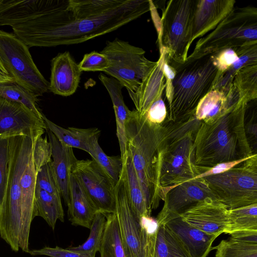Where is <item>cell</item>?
<instances>
[{"label":"cell","mask_w":257,"mask_h":257,"mask_svg":"<svg viewBox=\"0 0 257 257\" xmlns=\"http://www.w3.org/2000/svg\"><path fill=\"white\" fill-rule=\"evenodd\" d=\"M152 1L125 0L99 17L80 19L67 0H25L11 27L29 48L81 43L114 31L151 11Z\"/></svg>","instance_id":"1"},{"label":"cell","mask_w":257,"mask_h":257,"mask_svg":"<svg viewBox=\"0 0 257 257\" xmlns=\"http://www.w3.org/2000/svg\"><path fill=\"white\" fill-rule=\"evenodd\" d=\"M126 151L129 153L146 205L151 213L165 196L160 178L167 133L165 122L151 123L136 109L131 110L125 124Z\"/></svg>","instance_id":"2"},{"label":"cell","mask_w":257,"mask_h":257,"mask_svg":"<svg viewBox=\"0 0 257 257\" xmlns=\"http://www.w3.org/2000/svg\"><path fill=\"white\" fill-rule=\"evenodd\" d=\"M248 103L239 101L231 111L216 120L201 123L194 139L197 167L211 168L254 154L245 130Z\"/></svg>","instance_id":"3"},{"label":"cell","mask_w":257,"mask_h":257,"mask_svg":"<svg viewBox=\"0 0 257 257\" xmlns=\"http://www.w3.org/2000/svg\"><path fill=\"white\" fill-rule=\"evenodd\" d=\"M167 60L175 74L172 79H165V121L177 122L194 114L200 100L217 86L220 74L211 55L199 58L188 56L184 62L179 63L167 54Z\"/></svg>","instance_id":"4"},{"label":"cell","mask_w":257,"mask_h":257,"mask_svg":"<svg viewBox=\"0 0 257 257\" xmlns=\"http://www.w3.org/2000/svg\"><path fill=\"white\" fill-rule=\"evenodd\" d=\"M42 135L10 136V161L5 208L0 217V236L17 252L29 253V235L24 222L20 178L33 153L36 139Z\"/></svg>","instance_id":"5"},{"label":"cell","mask_w":257,"mask_h":257,"mask_svg":"<svg viewBox=\"0 0 257 257\" xmlns=\"http://www.w3.org/2000/svg\"><path fill=\"white\" fill-rule=\"evenodd\" d=\"M167 133L161 161L160 182L164 196L170 188L200 173L194 161V139L202 122L194 114L177 122L165 121Z\"/></svg>","instance_id":"6"},{"label":"cell","mask_w":257,"mask_h":257,"mask_svg":"<svg viewBox=\"0 0 257 257\" xmlns=\"http://www.w3.org/2000/svg\"><path fill=\"white\" fill-rule=\"evenodd\" d=\"M257 44V8H234L211 32L202 37L189 56L199 58L221 50Z\"/></svg>","instance_id":"7"},{"label":"cell","mask_w":257,"mask_h":257,"mask_svg":"<svg viewBox=\"0 0 257 257\" xmlns=\"http://www.w3.org/2000/svg\"><path fill=\"white\" fill-rule=\"evenodd\" d=\"M117 215L125 257H153L158 225L150 217L138 218L127 195L124 169L115 186Z\"/></svg>","instance_id":"8"},{"label":"cell","mask_w":257,"mask_h":257,"mask_svg":"<svg viewBox=\"0 0 257 257\" xmlns=\"http://www.w3.org/2000/svg\"><path fill=\"white\" fill-rule=\"evenodd\" d=\"M215 199L228 209L257 203V154L230 169L203 177Z\"/></svg>","instance_id":"9"},{"label":"cell","mask_w":257,"mask_h":257,"mask_svg":"<svg viewBox=\"0 0 257 257\" xmlns=\"http://www.w3.org/2000/svg\"><path fill=\"white\" fill-rule=\"evenodd\" d=\"M196 0H170L162 9L159 48H162L168 57L182 63L188 57L191 45L192 23Z\"/></svg>","instance_id":"10"},{"label":"cell","mask_w":257,"mask_h":257,"mask_svg":"<svg viewBox=\"0 0 257 257\" xmlns=\"http://www.w3.org/2000/svg\"><path fill=\"white\" fill-rule=\"evenodd\" d=\"M0 58L15 83L35 97L49 90V82L34 62L28 46L14 34L1 30Z\"/></svg>","instance_id":"11"},{"label":"cell","mask_w":257,"mask_h":257,"mask_svg":"<svg viewBox=\"0 0 257 257\" xmlns=\"http://www.w3.org/2000/svg\"><path fill=\"white\" fill-rule=\"evenodd\" d=\"M145 52L142 48L117 38L107 41L100 52L109 61L104 72L119 81L128 92H134L156 62L147 59Z\"/></svg>","instance_id":"12"},{"label":"cell","mask_w":257,"mask_h":257,"mask_svg":"<svg viewBox=\"0 0 257 257\" xmlns=\"http://www.w3.org/2000/svg\"><path fill=\"white\" fill-rule=\"evenodd\" d=\"M71 173L79 180L97 212L105 215L115 213L116 185L93 160H77Z\"/></svg>","instance_id":"13"},{"label":"cell","mask_w":257,"mask_h":257,"mask_svg":"<svg viewBox=\"0 0 257 257\" xmlns=\"http://www.w3.org/2000/svg\"><path fill=\"white\" fill-rule=\"evenodd\" d=\"M206 198L215 199L203 178H193L170 188L166 192L163 207L156 219L158 225H165Z\"/></svg>","instance_id":"14"},{"label":"cell","mask_w":257,"mask_h":257,"mask_svg":"<svg viewBox=\"0 0 257 257\" xmlns=\"http://www.w3.org/2000/svg\"><path fill=\"white\" fill-rule=\"evenodd\" d=\"M43 115L41 117L21 103L0 97V136L43 135L47 129Z\"/></svg>","instance_id":"15"},{"label":"cell","mask_w":257,"mask_h":257,"mask_svg":"<svg viewBox=\"0 0 257 257\" xmlns=\"http://www.w3.org/2000/svg\"><path fill=\"white\" fill-rule=\"evenodd\" d=\"M180 217L192 226L210 234L226 233L229 209L218 200L206 198L182 212Z\"/></svg>","instance_id":"16"},{"label":"cell","mask_w":257,"mask_h":257,"mask_svg":"<svg viewBox=\"0 0 257 257\" xmlns=\"http://www.w3.org/2000/svg\"><path fill=\"white\" fill-rule=\"evenodd\" d=\"M159 49L158 60L144 76L136 91L128 92L136 110L143 115L154 102L162 97L165 90L164 63L166 53L162 48Z\"/></svg>","instance_id":"17"},{"label":"cell","mask_w":257,"mask_h":257,"mask_svg":"<svg viewBox=\"0 0 257 257\" xmlns=\"http://www.w3.org/2000/svg\"><path fill=\"white\" fill-rule=\"evenodd\" d=\"M234 0H196L192 23V40L214 30L233 10Z\"/></svg>","instance_id":"18"},{"label":"cell","mask_w":257,"mask_h":257,"mask_svg":"<svg viewBox=\"0 0 257 257\" xmlns=\"http://www.w3.org/2000/svg\"><path fill=\"white\" fill-rule=\"evenodd\" d=\"M81 73L69 52L58 54L51 61L49 90L63 96L73 94L79 85Z\"/></svg>","instance_id":"19"},{"label":"cell","mask_w":257,"mask_h":257,"mask_svg":"<svg viewBox=\"0 0 257 257\" xmlns=\"http://www.w3.org/2000/svg\"><path fill=\"white\" fill-rule=\"evenodd\" d=\"M165 226L179 240L192 257H206L217 236L207 233L178 216Z\"/></svg>","instance_id":"20"},{"label":"cell","mask_w":257,"mask_h":257,"mask_svg":"<svg viewBox=\"0 0 257 257\" xmlns=\"http://www.w3.org/2000/svg\"><path fill=\"white\" fill-rule=\"evenodd\" d=\"M238 101V94L233 83L227 91L214 89L200 100L194 115L202 122L210 123L231 111Z\"/></svg>","instance_id":"21"},{"label":"cell","mask_w":257,"mask_h":257,"mask_svg":"<svg viewBox=\"0 0 257 257\" xmlns=\"http://www.w3.org/2000/svg\"><path fill=\"white\" fill-rule=\"evenodd\" d=\"M46 131L52 148V167L60 193L66 205L69 203V188L72 168L77 161L72 148L60 142L48 129Z\"/></svg>","instance_id":"22"},{"label":"cell","mask_w":257,"mask_h":257,"mask_svg":"<svg viewBox=\"0 0 257 257\" xmlns=\"http://www.w3.org/2000/svg\"><path fill=\"white\" fill-rule=\"evenodd\" d=\"M68 216L74 225L90 228L97 212L77 178L72 173L69 188Z\"/></svg>","instance_id":"23"},{"label":"cell","mask_w":257,"mask_h":257,"mask_svg":"<svg viewBox=\"0 0 257 257\" xmlns=\"http://www.w3.org/2000/svg\"><path fill=\"white\" fill-rule=\"evenodd\" d=\"M43 118L47 128L60 142L70 148L83 150L89 154L92 150L93 144L98 141L100 131L98 128H80L69 127L65 128L54 123L44 115Z\"/></svg>","instance_id":"24"},{"label":"cell","mask_w":257,"mask_h":257,"mask_svg":"<svg viewBox=\"0 0 257 257\" xmlns=\"http://www.w3.org/2000/svg\"><path fill=\"white\" fill-rule=\"evenodd\" d=\"M36 178V171L32 154L21 175L20 182L23 220L29 231L33 219L37 216L35 197Z\"/></svg>","instance_id":"25"},{"label":"cell","mask_w":257,"mask_h":257,"mask_svg":"<svg viewBox=\"0 0 257 257\" xmlns=\"http://www.w3.org/2000/svg\"><path fill=\"white\" fill-rule=\"evenodd\" d=\"M122 162L127 193L132 209L139 218L150 217L151 213L147 208L131 157L127 151Z\"/></svg>","instance_id":"26"},{"label":"cell","mask_w":257,"mask_h":257,"mask_svg":"<svg viewBox=\"0 0 257 257\" xmlns=\"http://www.w3.org/2000/svg\"><path fill=\"white\" fill-rule=\"evenodd\" d=\"M35 197L37 216L42 217L54 230L58 220L64 221L61 196L51 194L36 186Z\"/></svg>","instance_id":"27"},{"label":"cell","mask_w":257,"mask_h":257,"mask_svg":"<svg viewBox=\"0 0 257 257\" xmlns=\"http://www.w3.org/2000/svg\"><path fill=\"white\" fill-rule=\"evenodd\" d=\"M106 222L99 252L100 257H125L117 215H105Z\"/></svg>","instance_id":"28"},{"label":"cell","mask_w":257,"mask_h":257,"mask_svg":"<svg viewBox=\"0 0 257 257\" xmlns=\"http://www.w3.org/2000/svg\"><path fill=\"white\" fill-rule=\"evenodd\" d=\"M123 0H69L68 7L78 19L96 18L121 6Z\"/></svg>","instance_id":"29"},{"label":"cell","mask_w":257,"mask_h":257,"mask_svg":"<svg viewBox=\"0 0 257 257\" xmlns=\"http://www.w3.org/2000/svg\"><path fill=\"white\" fill-rule=\"evenodd\" d=\"M239 96V101L247 103L257 98V64L242 67L238 70L232 81Z\"/></svg>","instance_id":"30"},{"label":"cell","mask_w":257,"mask_h":257,"mask_svg":"<svg viewBox=\"0 0 257 257\" xmlns=\"http://www.w3.org/2000/svg\"><path fill=\"white\" fill-rule=\"evenodd\" d=\"M242 230H257V203L229 209L226 233Z\"/></svg>","instance_id":"31"},{"label":"cell","mask_w":257,"mask_h":257,"mask_svg":"<svg viewBox=\"0 0 257 257\" xmlns=\"http://www.w3.org/2000/svg\"><path fill=\"white\" fill-rule=\"evenodd\" d=\"M106 222L104 214L97 212L93 218L90 228V233L86 240L82 244L77 246H70L71 250L83 253L88 257H95L96 253L99 251Z\"/></svg>","instance_id":"32"},{"label":"cell","mask_w":257,"mask_h":257,"mask_svg":"<svg viewBox=\"0 0 257 257\" xmlns=\"http://www.w3.org/2000/svg\"><path fill=\"white\" fill-rule=\"evenodd\" d=\"M89 155L103 172L115 185L118 182L122 169L123 162L121 156H108L96 141Z\"/></svg>","instance_id":"33"},{"label":"cell","mask_w":257,"mask_h":257,"mask_svg":"<svg viewBox=\"0 0 257 257\" xmlns=\"http://www.w3.org/2000/svg\"><path fill=\"white\" fill-rule=\"evenodd\" d=\"M0 97L21 103L41 117L44 115L38 107L37 97L15 83H0Z\"/></svg>","instance_id":"34"},{"label":"cell","mask_w":257,"mask_h":257,"mask_svg":"<svg viewBox=\"0 0 257 257\" xmlns=\"http://www.w3.org/2000/svg\"><path fill=\"white\" fill-rule=\"evenodd\" d=\"M213 249L216 250L215 257H257V244L230 238L221 240Z\"/></svg>","instance_id":"35"},{"label":"cell","mask_w":257,"mask_h":257,"mask_svg":"<svg viewBox=\"0 0 257 257\" xmlns=\"http://www.w3.org/2000/svg\"><path fill=\"white\" fill-rule=\"evenodd\" d=\"M9 136H0V217L5 208L6 197L10 161Z\"/></svg>","instance_id":"36"},{"label":"cell","mask_w":257,"mask_h":257,"mask_svg":"<svg viewBox=\"0 0 257 257\" xmlns=\"http://www.w3.org/2000/svg\"><path fill=\"white\" fill-rule=\"evenodd\" d=\"M51 163L52 161L36 172V186L51 194L61 196Z\"/></svg>","instance_id":"37"},{"label":"cell","mask_w":257,"mask_h":257,"mask_svg":"<svg viewBox=\"0 0 257 257\" xmlns=\"http://www.w3.org/2000/svg\"><path fill=\"white\" fill-rule=\"evenodd\" d=\"M79 70L82 71H104L108 68L109 61L100 52L93 51L84 55L78 64Z\"/></svg>","instance_id":"38"},{"label":"cell","mask_w":257,"mask_h":257,"mask_svg":"<svg viewBox=\"0 0 257 257\" xmlns=\"http://www.w3.org/2000/svg\"><path fill=\"white\" fill-rule=\"evenodd\" d=\"M33 157L36 172L41 167L52 161L51 144L46 138L42 137V135L36 140Z\"/></svg>","instance_id":"39"},{"label":"cell","mask_w":257,"mask_h":257,"mask_svg":"<svg viewBox=\"0 0 257 257\" xmlns=\"http://www.w3.org/2000/svg\"><path fill=\"white\" fill-rule=\"evenodd\" d=\"M213 63L217 68L220 79L222 75L237 60L238 57L233 48L221 50L211 54Z\"/></svg>","instance_id":"40"},{"label":"cell","mask_w":257,"mask_h":257,"mask_svg":"<svg viewBox=\"0 0 257 257\" xmlns=\"http://www.w3.org/2000/svg\"><path fill=\"white\" fill-rule=\"evenodd\" d=\"M164 233L168 248V257H192L179 240L165 226Z\"/></svg>","instance_id":"41"},{"label":"cell","mask_w":257,"mask_h":257,"mask_svg":"<svg viewBox=\"0 0 257 257\" xmlns=\"http://www.w3.org/2000/svg\"><path fill=\"white\" fill-rule=\"evenodd\" d=\"M29 253L32 255H44L50 257H88L68 248H63L57 246L55 247L45 246L41 249L31 250Z\"/></svg>","instance_id":"42"},{"label":"cell","mask_w":257,"mask_h":257,"mask_svg":"<svg viewBox=\"0 0 257 257\" xmlns=\"http://www.w3.org/2000/svg\"><path fill=\"white\" fill-rule=\"evenodd\" d=\"M166 104L162 98L154 102L144 115L148 121L156 124H162L167 118Z\"/></svg>","instance_id":"43"},{"label":"cell","mask_w":257,"mask_h":257,"mask_svg":"<svg viewBox=\"0 0 257 257\" xmlns=\"http://www.w3.org/2000/svg\"><path fill=\"white\" fill-rule=\"evenodd\" d=\"M250 157L237 160L219 163L211 168H205L197 167L200 174L194 178H203L224 172L244 162Z\"/></svg>","instance_id":"44"},{"label":"cell","mask_w":257,"mask_h":257,"mask_svg":"<svg viewBox=\"0 0 257 257\" xmlns=\"http://www.w3.org/2000/svg\"><path fill=\"white\" fill-rule=\"evenodd\" d=\"M168 248L164 233V225L157 229L153 257H168Z\"/></svg>","instance_id":"45"},{"label":"cell","mask_w":257,"mask_h":257,"mask_svg":"<svg viewBox=\"0 0 257 257\" xmlns=\"http://www.w3.org/2000/svg\"><path fill=\"white\" fill-rule=\"evenodd\" d=\"M229 238L238 241L257 244V230H242L229 234Z\"/></svg>","instance_id":"46"},{"label":"cell","mask_w":257,"mask_h":257,"mask_svg":"<svg viewBox=\"0 0 257 257\" xmlns=\"http://www.w3.org/2000/svg\"><path fill=\"white\" fill-rule=\"evenodd\" d=\"M256 108L254 110L250 120L248 122V123L245 124V130L246 135L248 134L249 135L248 141L249 143L250 138L252 141L253 139L256 142V135H257V128H256Z\"/></svg>","instance_id":"47"},{"label":"cell","mask_w":257,"mask_h":257,"mask_svg":"<svg viewBox=\"0 0 257 257\" xmlns=\"http://www.w3.org/2000/svg\"><path fill=\"white\" fill-rule=\"evenodd\" d=\"M15 83V81L10 75L0 73V83Z\"/></svg>","instance_id":"48"},{"label":"cell","mask_w":257,"mask_h":257,"mask_svg":"<svg viewBox=\"0 0 257 257\" xmlns=\"http://www.w3.org/2000/svg\"><path fill=\"white\" fill-rule=\"evenodd\" d=\"M0 73L3 74L4 75H10L8 74L6 69H5V68L1 60V58H0Z\"/></svg>","instance_id":"49"}]
</instances>
